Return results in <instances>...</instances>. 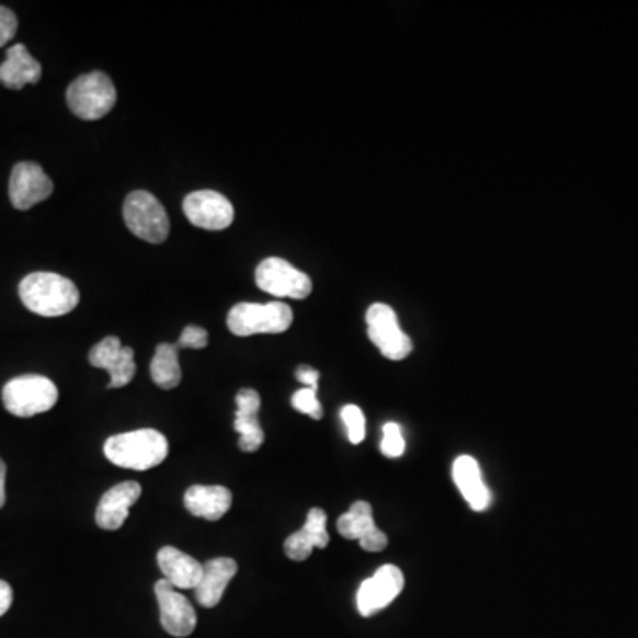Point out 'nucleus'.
I'll list each match as a JSON object with an SVG mask.
<instances>
[{
	"label": "nucleus",
	"mask_w": 638,
	"mask_h": 638,
	"mask_svg": "<svg viewBox=\"0 0 638 638\" xmlns=\"http://www.w3.org/2000/svg\"><path fill=\"white\" fill-rule=\"evenodd\" d=\"M19 295L29 310L45 318L68 315L80 301L79 287L73 281L50 272L31 273L24 277Z\"/></svg>",
	"instance_id": "nucleus-1"
},
{
	"label": "nucleus",
	"mask_w": 638,
	"mask_h": 638,
	"mask_svg": "<svg viewBox=\"0 0 638 638\" xmlns=\"http://www.w3.org/2000/svg\"><path fill=\"white\" fill-rule=\"evenodd\" d=\"M106 459L128 470H149L166 462L169 442L157 430H137L111 436L103 447Z\"/></svg>",
	"instance_id": "nucleus-2"
},
{
	"label": "nucleus",
	"mask_w": 638,
	"mask_h": 638,
	"mask_svg": "<svg viewBox=\"0 0 638 638\" xmlns=\"http://www.w3.org/2000/svg\"><path fill=\"white\" fill-rule=\"evenodd\" d=\"M59 390L47 376L25 375L13 378L2 389L5 410L14 417L39 415L56 407Z\"/></svg>",
	"instance_id": "nucleus-3"
},
{
	"label": "nucleus",
	"mask_w": 638,
	"mask_h": 638,
	"mask_svg": "<svg viewBox=\"0 0 638 638\" xmlns=\"http://www.w3.org/2000/svg\"><path fill=\"white\" fill-rule=\"evenodd\" d=\"M116 100V88L103 71L82 75L66 91L70 111L83 121L102 119L114 109Z\"/></svg>",
	"instance_id": "nucleus-4"
},
{
	"label": "nucleus",
	"mask_w": 638,
	"mask_h": 638,
	"mask_svg": "<svg viewBox=\"0 0 638 638\" xmlns=\"http://www.w3.org/2000/svg\"><path fill=\"white\" fill-rule=\"evenodd\" d=\"M293 323L292 307L284 301L270 304H237L229 310L227 327L238 338H249L255 333H283Z\"/></svg>",
	"instance_id": "nucleus-5"
},
{
	"label": "nucleus",
	"mask_w": 638,
	"mask_h": 638,
	"mask_svg": "<svg viewBox=\"0 0 638 638\" xmlns=\"http://www.w3.org/2000/svg\"><path fill=\"white\" fill-rule=\"evenodd\" d=\"M123 217L135 237L149 243H162L171 231L162 203L146 190H135L126 197Z\"/></svg>",
	"instance_id": "nucleus-6"
},
{
	"label": "nucleus",
	"mask_w": 638,
	"mask_h": 638,
	"mask_svg": "<svg viewBox=\"0 0 638 638\" xmlns=\"http://www.w3.org/2000/svg\"><path fill=\"white\" fill-rule=\"evenodd\" d=\"M366 323L371 341L389 361H405L413 352L412 339L402 332L392 307L373 304L367 309Z\"/></svg>",
	"instance_id": "nucleus-7"
},
{
	"label": "nucleus",
	"mask_w": 638,
	"mask_h": 638,
	"mask_svg": "<svg viewBox=\"0 0 638 638\" xmlns=\"http://www.w3.org/2000/svg\"><path fill=\"white\" fill-rule=\"evenodd\" d=\"M255 284L264 293L278 298L304 300L312 293V281L307 273L296 270L281 258H269L255 270Z\"/></svg>",
	"instance_id": "nucleus-8"
},
{
	"label": "nucleus",
	"mask_w": 638,
	"mask_h": 638,
	"mask_svg": "<svg viewBox=\"0 0 638 638\" xmlns=\"http://www.w3.org/2000/svg\"><path fill=\"white\" fill-rule=\"evenodd\" d=\"M183 212L190 224L206 231H223L235 220V208L226 195L213 190H200L186 195Z\"/></svg>",
	"instance_id": "nucleus-9"
},
{
	"label": "nucleus",
	"mask_w": 638,
	"mask_h": 638,
	"mask_svg": "<svg viewBox=\"0 0 638 638\" xmlns=\"http://www.w3.org/2000/svg\"><path fill=\"white\" fill-rule=\"evenodd\" d=\"M405 588V577L398 566L387 565L376 571L371 579L362 582L356 594V608L364 617L378 614L384 611Z\"/></svg>",
	"instance_id": "nucleus-10"
},
{
	"label": "nucleus",
	"mask_w": 638,
	"mask_h": 638,
	"mask_svg": "<svg viewBox=\"0 0 638 638\" xmlns=\"http://www.w3.org/2000/svg\"><path fill=\"white\" fill-rule=\"evenodd\" d=\"M91 366L105 369L111 376L109 389H121L132 384L135 371V353L130 346H123L121 339L109 335L89 352Z\"/></svg>",
	"instance_id": "nucleus-11"
},
{
	"label": "nucleus",
	"mask_w": 638,
	"mask_h": 638,
	"mask_svg": "<svg viewBox=\"0 0 638 638\" xmlns=\"http://www.w3.org/2000/svg\"><path fill=\"white\" fill-rule=\"evenodd\" d=\"M158 605H160V623L167 634L183 638L194 634L197 626V614L181 592L172 588L166 579L158 580L155 585Z\"/></svg>",
	"instance_id": "nucleus-12"
},
{
	"label": "nucleus",
	"mask_w": 638,
	"mask_h": 638,
	"mask_svg": "<svg viewBox=\"0 0 638 638\" xmlns=\"http://www.w3.org/2000/svg\"><path fill=\"white\" fill-rule=\"evenodd\" d=\"M54 192V183L42 167L33 162L14 166L10 178V200L14 208L31 209L37 203L48 200Z\"/></svg>",
	"instance_id": "nucleus-13"
},
{
	"label": "nucleus",
	"mask_w": 638,
	"mask_h": 638,
	"mask_svg": "<svg viewBox=\"0 0 638 638\" xmlns=\"http://www.w3.org/2000/svg\"><path fill=\"white\" fill-rule=\"evenodd\" d=\"M341 536L356 539L366 551H381L389 545L387 534L376 527L373 508L367 502H355L348 513L338 520Z\"/></svg>",
	"instance_id": "nucleus-14"
},
{
	"label": "nucleus",
	"mask_w": 638,
	"mask_h": 638,
	"mask_svg": "<svg viewBox=\"0 0 638 638\" xmlns=\"http://www.w3.org/2000/svg\"><path fill=\"white\" fill-rule=\"evenodd\" d=\"M143 495L139 482H119L100 500L96 509V525L103 531H117L130 514L132 505Z\"/></svg>",
	"instance_id": "nucleus-15"
},
{
	"label": "nucleus",
	"mask_w": 638,
	"mask_h": 638,
	"mask_svg": "<svg viewBox=\"0 0 638 638\" xmlns=\"http://www.w3.org/2000/svg\"><path fill=\"white\" fill-rule=\"evenodd\" d=\"M260 394L254 389H241L237 394L235 431L240 435V449L243 453L260 451L264 442V431L260 424Z\"/></svg>",
	"instance_id": "nucleus-16"
},
{
	"label": "nucleus",
	"mask_w": 638,
	"mask_h": 638,
	"mask_svg": "<svg viewBox=\"0 0 638 638\" xmlns=\"http://www.w3.org/2000/svg\"><path fill=\"white\" fill-rule=\"evenodd\" d=\"M330 543L329 531H327V513L323 509H310L307 514L306 525L300 531L287 537L284 543L286 556L296 562L309 559L315 548H327Z\"/></svg>",
	"instance_id": "nucleus-17"
},
{
	"label": "nucleus",
	"mask_w": 638,
	"mask_h": 638,
	"mask_svg": "<svg viewBox=\"0 0 638 638\" xmlns=\"http://www.w3.org/2000/svg\"><path fill=\"white\" fill-rule=\"evenodd\" d=\"M157 560L163 579L171 583L172 588L186 591L200 585L203 565L194 557L186 556L174 546H163L158 551Z\"/></svg>",
	"instance_id": "nucleus-18"
},
{
	"label": "nucleus",
	"mask_w": 638,
	"mask_h": 638,
	"mask_svg": "<svg viewBox=\"0 0 638 638\" xmlns=\"http://www.w3.org/2000/svg\"><path fill=\"white\" fill-rule=\"evenodd\" d=\"M238 573L237 560L229 557H218L203 565V577L194 589L195 597L204 608H213L223 600L227 585Z\"/></svg>",
	"instance_id": "nucleus-19"
},
{
	"label": "nucleus",
	"mask_w": 638,
	"mask_h": 638,
	"mask_svg": "<svg viewBox=\"0 0 638 638\" xmlns=\"http://www.w3.org/2000/svg\"><path fill=\"white\" fill-rule=\"evenodd\" d=\"M232 493L226 486H190L185 493V508L197 519L217 522L229 513Z\"/></svg>",
	"instance_id": "nucleus-20"
},
{
	"label": "nucleus",
	"mask_w": 638,
	"mask_h": 638,
	"mask_svg": "<svg viewBox=\"0 0 638 638\" xmlns=\"http://www.w3.org/2000/svg\"><path fill=\"white\" fill-rule=\"evenodd\" d=\"M42 73V65L29 54L25 45L19 43L8 50L4 62L0 65V83L4 88L19 91L29 83L39 82Z\"/></svg>",
	"instance_id": "nucleus-21"
},
{
	"label": "nucleus",
	"mask_w": 638,
	"mask_h": 638,
	"mask_svg": "<svg viewBox=\"0 0 638 638\" xmlns=\"http://www.w3.org/2000/svg\"><path fill=\"white\" fill-rule=\"evenodd\" d=\"M454 482L462 491L463 499L474 511H486L491 504V493L482 481L481 468L472 456H459L454 462Z\"/></svg>",
	"instance_id": "nucleus-22"
},
{
	"label": "nucleus",
	"mask_w": 638,
	"mask_h": 638,
	"mask_svg": "<svg viewBox=\"0 0 638 638\" xmlns=\"http://www.w3.org/2000/svg\"><path fill=\"white\" fill-rule=\"evenodd\" d=\"M176 344L162 343L151 361V379L163 390L176 389L181 381L180 356Z\"/></svg>",
	"instance_id": "nucleus-23"
},
{
	"label": "nucleus",
	"mask_w": 638,
	"mask_h": 638,
	"mask_svg": "<svg viewBox=\"0 0 638 638\" xmlns=\"http://www.w3.org/2000/svg\"><path fill=\"white\" fill-rule=\"evenodd\" d=\"M344 425L348 430V438L352 444H361L366 438V417L362 413L361 408L355 405H346L341 412Z\"/></svg>",
	"instance_id": "nucleus-24"
},
{
	"label": "nucleus",
	"mask_w": 638,
	"mask_h": 638,
	"mask_svg": "<svg viewBox=\"0 0 638 638\" xmlns=\"http://www.w3.org/2000/svg\"><path fill=\"white\" fill-rule=\"evenodd\" d=\"M292 405L296 412L306 413V415L312 417L316 421L323 417V408H321V402L318 399V390L309 389V387L298 390V392L293 394Z\"/></svg>",
	"instance_id": "nucleus-25"
},
{
	"label": "nucleus",
	"mask_w": 638,
	"mask_h": 638,
	"mask_svg": "<svg viewBox=\"0 0 638 638\" xmlns=\"http://www.w3.org/2000/svg\"><path fill=\"white\" fill-rule=\"evenodd\" d=\"M405 453V438H402L401 425L396 422H387L384 425V440H381V454L387 458H399Z\"/></svg>",
	"instance_id": "nucleus-26"
},
{
	"label": "nucleus",
	"mask_w": 638,
	"mask_h": 638,
	"mask_svg": "<svg viewBox=\"0 0 638 638\" xmlns=\"http://www.w3.org/2000/svg\"><path fill=\"white\" fill-rule=\"evenodd\" d=\"M178 350L181 348H192V350H203L208 346V332L203 327L190 324L183 330L176 343Z\"/></svg>",
	"instance_id": "nucleus-27"
},
{
	"label": "nucleus",
	"mask_w": 638,
	"mask_h": 638,
	"mask_svg": "<svg viewBox=\"0 0 638 638\" xmlns=\"http://www.w3.org/2000/svg\"><path fill=\"white\" fill-rule=\"evenodd\" d=\"M19 29V20L13 11L0 5V47H5L13 39Z\"/></svg>",
	"instance_id": "nucleus-28"
},
{
	"label": "nucleus",
	"mask_w": 638,
	"mask_h": 638,
	"mask_svg": "<svg viewBox=\"0 0 638 638\" xmlns=\"http://www.w3.org/2000/svg\"><path fill=\"white\" fill-rule=\"evenodd\" d=\"M296 378L300 379L301 384L309 389L318 390L319 373L312 367L301 366L300 369L296 371Z\"/></svg>",
	"instance_id": "nucleus-29"
},
{
	"label": "nucleus",
	"mask_w": 638,
	"mask_h": 638,
	"mask_svg": "<svg viewBox=\"0 0 638 638\" xmlns=\"http://www.w3.org/2000/svg\"><path fill=\"white\" fill-rule=\"evenodd\" d=\"M13 605V589L10 583L0 580V617Z\"/></svg>",
	"instance_id": "nucleus-30"
},
{
	"label": "nucleus",
	"mask_w": 638,
	"mask_h": 638,
	"mask_svg": "<svg viewBox=\"0 0 638 638\" xmlns=\"http://www.w3.org/2000/svg\"><path fill=\"white\" fill-rule=\"evenodd\" d=\"M5 474H8V468H5L4 459L0 458V509L5 504Z\"/></svg>",
	"instance_id": "nucleus-31"
}]
</instances>
